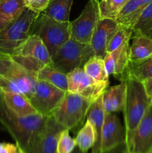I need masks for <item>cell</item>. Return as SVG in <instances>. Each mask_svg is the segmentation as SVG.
Masks as SVG:
<instances>
[{"label":"cell","mask_w":152,"mask_h":153,"mask_svg":"<svg viewBox=\"0 0 152 153\" xmlns=\"http://www.w3.org/2000/svg\"><path fill=\"white\" fill-rule=\"evenodd\" d=\"M47 118L40 114L18 116L7 107L0 91V123L26 153H37Z\"/></svg>","instance_id":"obj_1"},{"label":"cell","mask_w":152,"mask_h":153,"mask_svg":"<svg viewBox=\"0 0 152 153\" xmlns=\"http://www.w3.org/2000/svg\"><path fill=\"white\" fill-rule=\"evenodd\" d=\"M85 73L99 82H109V75L105 67L104 58L93 55L83 65Z\"/></svg>","instance_id":"obj_24"},{"label":"cell","mask_w":152,"mask_h":153,"mask_svg":"<svg viewBox=\"0 0 152 153\" xmlns=\"http://www.w3.org/2000/svg\"><path fill=\"white\" fill-rule=\"evenodd\" d=\"M65 93L66 91L48 82L37 80L29 100L37 113L44 117H49L62 101Z\"/></svg>","instance_id":"obj_10"},{"label":"cell","mask_w":152,"mask_h":153,"mask_svg":"<svg viewBox=\"0 0 152 153\" xmlns=\"http://www.w3.org/2000/svg\"><path fill=\"white\" fill-rule=\"evenodd\" d=\"M151 77H152V57L139 63H130L128 79H131L142 82Z\"/></svg>","instance_id":"obj_28"},{"label":"cell","mask_w":152,"mask_h":153,"mask_svg":"<svg viewBox=\"0 0 152 153\" xmlns=\"http://www.w3.org/2000/svg\"><path fill=\"white\" fill-rule=\"evenodd\" d=\"M12 59L16 63L22 66L23 68L28 71L34 73L37 75L39 70H41L45 64L42 63L41 61L37 60V58H33V57L28 56V55H14L10 56Z\"/></svg>","instance_id":"obj_31"},{"label":"cell","mask_w":152,"mask_h":153,"mask_svg":"<svg viewBox=\"0 0 152 153\" xmlns=\"http://www.w3.org/2000/svg\"><path fill=\"white\" fill-rule=\"evenodd\" d=\"M69 131L66 128L60 134L57 153H72L77 146L75 139L70 136Z\"/></svg>","instance_id":"obj_32"},{"label":"cell","mask_w":152,"mask_h":153,"mask_svg":"<svg viewBox=\"0 0 152 153\" xmlns=\"http://www.w3.org/2000/svg\"><path fill=\"white\" fill-rule=\"evenodd\" d=\"M37 82L35 73L25 70L10 56H0V91L20 93L29 99Z\"/></svg>","instance_id":"obj_2"},{"label":"cell","mask_w":152,"mask_h":153,"mask_svg":"<svg viewBox=\"0 0 152 153\" xmlns=\"http://www.w3.org/2000/svg\"><path fill=\"white\" fill-rule=\"evenodd\" d=\"M132 32L133 29L131 27L119 25L107 46V53L113 52V50L118 49L125 43L130 42L132 36Z\"/></svg>","instance_id":"obj_30"},{"label":"cell","mask_w":152,"mask_h":153,"mask_svg":"<svg viewBox=\"0 0 152 153\" xmlns=\"http://www.w3.org/2000/svg\"><path fill=\"white\" fill-rule=\"evenodd\" d=\"M128 0H100V19H116Z\"/></svg>","instance_id":"obj_29"},{"label":"cell","mask_w":152,"mask_h":153,"mask_svg":"<svg viewBox=\"0 0 152 153\" xmlns=\"http://www.w3.org/2000/svg\"><path fill=\"white\" fill-rule=\"evenodd\" d=\"M128 146H127L126 143H122V144L119 145V146H116L113 149H110L108 151H106V152H101V153H128Z\"/></svg>","instance_id":"obj_36"},{"label":"cell","mask_w":152,"mask_h":153,"mask_svg":"<svg viewBox=\"0 0 152 153\" xmlns=\"http://www.w3.org/2000/svg\"><path fill=\"white\" fill-rule=\"evenodd\" d=\"M152 0H128L118 14L116 20L119 25L133 28L145 7Z\"/></svg>","instance_id":"obj_21"},{"label":"cell","mask_w":152,"mask_h":153,"mask_svg":"<svg viewBox=\"0 0 152 153\" xmlns=\"http://www.w3.org/2000/svg\"><path fill=\"white\" fill-rule=\"evenodd\" d=\"M73 0H50L43 13L54 20L69 22V14Z\"/></svg>","instance_id":"obj_23"},{"label":"cell","mask_w":152,"mask_h":153,"mask_svg":"<svg viewBox=\"0 0 152 153\" xmlns=\"http://www.w3.org/2000/svg\"><path fill=\"white\" fill-rule=\"evenodd\" d=\"M127 95V84L122 82L119 85L108 88L102 94V104L106 113L123 111Z\"/></svg>","instance_id":"obj_16"},{"label":"cell","mask_w":152,"mask_h":153,"mask_svg":"<svg viewBox=\"0 0 152 153\" xmlns=\"http://www.w3.org/2000/svg\"><path fill=\"white\" fill-rule=\"evenodd\" d=\"M37 80L44 81L63 91H68L67 74L50 65H45L37 73Z\"/></svg>","instance_id":"obj_22"},{"label":"cell","mask_w":152,"mask_h":153,"mask_svg":"<svg viewBox=\"0 0 152 153\" xmlns=\"http://www.w3.org/2000/svg\"><path fill=\"white\" fill-rule=\"evenodd\" d=\"M99 19V0H89L80 16L69 22L70 38L80 43H90Z\"/></svg>","instance_id":"obj_8"},{"label":"cell","mask_w":152,"mask_h":153,"mask_svg":"<svg viewBox=\"0 0 152 153\" xmlns=\"http://www.w3.org/2000/svg\"><path fill=\"white\" fill-rule=\"evenodd\" d=\"M124 143H126L125 128L119 117L113 113L105 112L101 130L100 152L108 151Z\"/></svg>","instance_id":"obj_11"},{"label":"cell","mask_w":152,"mask_h":153,"mask_svg":"<svg viewBox=\"0 0 152 153\" xmlns=\"http://www.w3.org/2000/svg\"><path fill=\"white\" fill-rule=\"evenodd\" d=\"M72 153H88V152H82V151L80 150V149H79V148L77 147V146H76L75 149L74 150H73V152H72Z\"/></svg>","instance_id":"obj_38"},{"label":"cell","mask_w":152,"mask_h":153,"mask_svg":"<svg viewBox=\"0 0 152 153\" xmlns=\"http://www.w3.org/2000/svg\"><path fill=\"white\" fill-rule=\"evenodd\" d=\"M128 151L130 153H152V104L136 128Z\"/></svg>","instance_id":"obj_12"},{"label":"cell","mask_w":152,"mask_h":153,"mask_svg":"<svg viewBox=\"0 0 152 153\" xmlns=\"http://www.w3.org/2000/svg\"><path fill=\"white\" fill-rule=\"evenodd\" d=\"M131 40L130 63H139L152 57V38L144 35H134Z\"/></svg>","instance_id":"obj_20"},{"label":"cell","mask_w":152,"mask_h":153,"mask_svg":"<svg viewBox=\"0 0 152 153\" xmlns=\"http://www.w3.org/2000/svg\"><path fill=\"white\" fill-rule=\"evenodd\" d=\"M27 7L36 13H40L44 11L50 0H25Z\"/></svg>","instance_id":"obj_33"},{"label":"cell","mask_w":152,"mask_h":153,"mask_svg":"<svg viewBox=\"0 0 152 153\" xmlns=\"http://www.w3.org/2000/svg\"><path fill=\"white\" fill-rule=\"evenodd\" d=\"M93 55L95 53L89 43H80L70 38L52 55V66L68 74L75 69L83 67Z\"/></svg>","instance_id":"obj_6"},{"label":"cell","mask_w":152,"mask_h":153,"mask_svg":"<svg viewBox=\"0 0 152 153\" xmlns=\"http://www.w3.org/2000/svg\"><path fill=\"white\" fill-rule=\"evenodd\" d=\"M0 153H26L17 143L0 142Z\"/></svg>","instance_id":"obj_34"},{"label":"cell","mask_w":152,"mask_h":153,"mask_svg":"<svg viewBox=\"0 0 152 153\" xmlns=\"http://www.w3.org/2000/svg\"><path fill=\"white\" fill-rule=\"evenodd\" d=\"M130 42L125 43L111 52H107L104 56V64L109 76H113L121 82L128 80Z\"/></svg>","instance_id":"obj_13"},{"label":"cell","mask_w":152,"mask_h":153,"mask_svg":"<svg viewBox=\"0 0 152 153\" xmlns=\"http://www.w3.org/2000/svg\"><path fill=\"white\" fill-rule=\"evenodd\" d=\"M132 29V36L144 35L152 38V1L145 7Z\"/></svg>","instance_id":"obj_26"},{"label":"cell","mask_w":152,"mask_h":153,"mask_svg":"<svg viewBox=\"0 0 152 153\" xmlns=\"http://www.w3.org/2000/svg\"><path fill=\"white\" fill-rule=\"evenodd\" d=\"M99 1H100V0H99Z\"/></svg>","instance_id":"obj_40"},{"label":"cell","mask_w":152,"mask_h":153,"mask_svg":"<svg viewBox=\"0 0 152 153\" xmlns=\"http://www.w3.org/2000/svg\"><path fill=\"white\" fill-rule=\"evenodd\" d=\"M66 129L52 116L48 117L44 130L37 146V153H57L58 139Z\"/></svg>","instance_id":"obj_15"},{"label":"cell","mask_w":152,"mask_h":153,"mask_svg":"<svg viewBox=\"0 0 152 153\" xmlns=\"http://www.w3.org/2000/svg\"><path fill=\"white\" fill-rule=\"evenodd\" d=\"M1 93L7 107L18 116L28 117L38 114L29 99L24 94L9 91H1Z\"/></svg>","instance_id":"obj_18"},{"label":"cell","mask_w":152,"mask_h":153,"mask_svg":"<svg viewBox=\"0 0 152 153\" xmlns=\"http://www.w3.org/2000/svg\"><path fill=\"white\" fill-rule=\"evenodd\" d=\"M39 13L26 7L23 13L9 22L0 31V56H11L17 54L31 33V28Z\"/></svg>","instance_id":"obj_4"},{"label":"cell","mask_w":152,"mask_h":153,"mask_svg":"<svg viewBox=\"0 0 152 153\" xmlns=\"http://www.w3.org/2000/svg\"><path fill=\"white\" fill-rule=\"evenodd\" d=\"M8 23H9L8 22H7L6 20L3 19L2 18L0 17V31H1V30H2L3 28H4Z\"/></svg>","instance_id":"obj_37"},{"label":"cell","mask_w":152,"mask_h":153,"mask_svg":"<svg viewBox=\"0 0 152 153\" xmlns=\"http://www.w3.org/2000/svg\"><path fill=\"white\" fill-rule=\"evenodd\" d=\"M16 55H28L37 58L45 65L52 66V57L43 40L35 34H30L20 46Z\"/></svg>","instance_id":"obj_17"},{"label":"cell","mask_w":152,"mask_h":153,"mask_svg":"<svg viewBox=\"0 0 152 153\" xmlns=\"http://www.w3.org/2000/svg\"><path fill=\"white\" fill-rule=\"evenodd\" d=\"M125 82L127 84V95L123 113L126 144L128 149L134 131L151 102L146 95L142 82L131 79H128Z\"/></svg>","instance_id":"obj_3"},{"label":"cell","mask_w":152,"mask_h":153,"mask_svg":"<svg viewBox=\"0 0 152 153\" xmlns=\"http://www.w3.org/2000/svg\"><path fill=\"white\" fill-rule=\"evenodd\" d=\"M30 34L38 36L47 47L51 57L70 39L69 22L54 20L43 12L39 13L31 28Z\"/></svg>","instance_id":"obj_7"},{"label":"cell","mask_w":152,"mask_h":153,"mask_svg":"<svg viewBox=\"0 0 152 153\" xmlns=\"http://www.w3.org/2000/svg\"><path fill=\"white\" fill-rule=\"evenodd\" d=\"M26 7L25 0H0V17L10 22L19 17Z\"/></svg>","instance_id":"obj_25"},{"label":"cell","mask_w":152,"mask_h":153,"mask_svg":"<svg viewBox=\"0 0 152 153\" xmlns=\"http://www.w3.org/2000/svg\"><path fill=\"white\" fill-rule=\"evenodd\" d=\"M104 111L102 104V95L91 104L87 114V120L92 123L95 132V142L91 153L100 152L101 130L104 121Z\"/></svg>","instance_id":"obj_19"},{"label":"cell","mask_w":152,"mask_h":153,"mask_svg":"<svg viewBox=\"0 0 152 153\" xmlns=\"http://www.w3.org/2000/svg\"><path fill=\"white\" fill-rule=\"evenodd\" d=\"M142 83L143 87L145 88L146 95L152 104V77L145 79Z\"/></svg>","instance_id":"obj_35"},{"label":"cell","mask_w":152,"mask_h":153,"mask_svg":"<svg viewBox=\"0 0 152 153\" xmlns=\"http://www.w3.org/2000/svg\"><path fill=\"white\" fill-rule=\"evenodd\" d=\"M119 25L116 19H100L98 20L89 43L95 55L104 58L107 46Z\"/></svg>","instance_id":"obj_14"},{"label":"cell","mask_w":152,"mask_h":153,"mask_svg":"<svg viewBox=\"0 0 152 153\" xmlns=\"http://www.w3.org/2000/svg\"><path fill=\"white\" fill-rule=\"evenodd\" d=\"M68 91L77 94L91 102H95L107 89L110 82H99L88 76L83 67H78L67 74Z\"/></svg>","instance_id":"obj_9"},{"label":"cell","mask_w":152,"mask_h":153,"mask_svg":"<svg viewBox=\"0 0 152 153\" xmlns=\"http://www.w3.org/2000/svg\"><path fill=\"white\" fill-rule=\"evenodd\" d=\"M92 103L90 100L67 91L51 116L65 128L77 132L87 117L88 111Z\"/></svg>","instance_id":"obj_5"},{"label":"cell","mask_w":152,"mask_h":153,"mask_svg":"<svg viewBox=\"0 0 152 153\" xmlns=\"http://www.w3.org/2000/svg\"><path fill=\"white\" fill-rule=\"evenodd\" d=\"M128 153H130V152H128Z\"/></svg>","instance_id":"obj_39"},{"label":"cell","mask_w":152,"mask_h":153,"mask_svg":"<svg viewBox=\"0 0 152 153\" xmlns=\"http://www.w3.org/2000/svg\"><path fill=\"white\" fill-rule=\"evenodd\" d=\"M77 146L83 152H88L95 142V132L92 123L88 120L78 130L75 137Z\"/></svg>","instance_id":"obj_27"}]
</instances>
